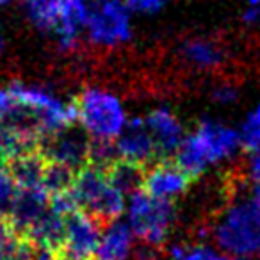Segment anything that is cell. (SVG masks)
Listing matches in <instances>:
<instances>
[{"instance_id":"cell-1","label":"cell","mask_w":260,"mask_h":260,"mask_svg":"<svg viewBox=\"0 0 260 260\" xmlns=\"http://www.w3.org/2000/svg\"><path fill=\"white\" fill-rule=\"evenodd\" d=\"M241 146V138L234 128L216 121H202L191 136L182 139L175 152V164L192 180L200 177L210 164L232 157Z\"/></svg>"},{"instance_id":"cell-2","label":"cell","mask_w":260,"mask_h":260,"mask_svg":"<svg viewBox=\"0 0 260 260\" xmlns=\"http://www.w3.org/2000/svg\"><path fill=\"white\" fill-rule=\"evenodd\" d=\"M207 237L232 256H251L260 253V210L253 202L230 205L223 216L209 224Z\"/></svg>"},{"instance_id":"cell-3","label":"cell","mask_w":260,"mask_h":260,"mask_svg":"<svg viewBox=\"0 0 260 260\" xmlns=\"http://www.w3.org/2000/svg\"><path fill=\"white\" fill-rule=\"evenodd\" d=\"M72 196L77 209L89 214L102 228H107L123 214V194L109 182L105 171L93 166H82L75 171Z\"/></svg>"},{"instance_id":"cell-4","label":"cell","mask_w":260,"mask_h":260,"mask_svg":"<svg viewBox=\"0 0 260 260\" xmlns=\"http://www.w3.org/2000/svg\"><path fill=\"white\" fill-rule=\"evenodd\" d=\"M77 121L94 139L114 141L126 125V114L121 102L114 94L102 89H86L73 100Z\"/></svg>"},{"instance_id":"cell-5","label":"cell","mask_w":260,"mask_h":260,"mask_svg":"<svg viewBox=\"0 0 260 260\" xmlns=\"http://www.w3.org/2000/svg\"><path fill=\"white\" fill-rule=\"evenodd\" d=\"M9 93L18 107H22L36 119L41 141L66 126L75 125L77 109L73 102L64 104L43 87L23 86V84H11Z\"/></svg>"},{"instance_id":"cell-6","label":"cell","mask_w":260,"mask_h":260,"mask_svg":"<svg viewBox=\"0 0 260 260\" xmlns=\"http://www.w3.org/2000/svg\"><path fill=\"white\" fill-rule=\"evenodd\" d=\"M128 219L132 232L143 242L164 246L177 219V209L173 200L153 198L139 189L130 194Z\"/></svg>"},{"instance_id":"cell-7","label":"cell","mask_w":260,"mask_h":260,"mask_svg":"<svg viewBox=\"0 0 260 260\" xmlns=\"http://www.w3.org/2000/svg\"><path fill=\"white\" fill-rule=\"evenodd\" d=\"M87 36L93 43L114 47L130 38V13L121 0H98L87 8Z\"/></svg>"},{"instance_id":"cell-8","label":"cell","mask_w":260,"mask_h":260,"mask_svg":"<svg viewBox=\"0 0 260 260\" xmlns=\"http://www.w3.org/2000/svg\"><path fill=\"white\" fill-rule=\"evenodd\" d=\"M102 226L84 210L64 214V244L61 255L68 260H93Z\"/></svg>"},{"instance_id":"cell-9","label":"cell","mask_w":260,"mask_h":260,"mask_svg":"<svg viewBox=\"0 0 260 260\" xmlns=\"http://www.w3.org/2000/svg\"><path fill=\"white\" fill-rule=\"evenodd\" d=\"M89 143L91 136L84 128H66L59 130L55 134L48 136L41 141L40 150L45 153L48 160L64 164L72 170H80L87 164V155H89Z\"/></svg>"},{"instance_id":"cell-10","label":"cell","mask_w":260,"mask_h":260,"mask_svg":"<svg viewBox=\"0 0 260 260\" xmlns=\"http://www.w3.org/2000/svg\"><path fill=\"white\" fill-rule=\"evenodd\" d=\"M192 178L175 164V160L160 159L145 170L141 189L153 198L175 200L182 196L192 184Z\"/></svg>"},{"instance_id":"cell-11","label":"cell","mask_w":260,"mask_h":260,"mask_svg":"<svg viewBox=\"0 0 260 260\" xmlns=\"http://www.w3.org/2000/svg\"><path fill=\"white\" fill-rule=\"evenodd\" d=\"M114 148L118 153V159L139 164L143 168L159 160L155 141H153L146 123L139 118L126 123L123 132L116 138Z\"/></svg>"},{"instance_id":"cell-12","label":"cell","mask_w":260,"mask_h":260,"mask_svg":"<svg viewBox=\"0 0 260 260\" xmlns=\"http://www.w3.org/2000/svg\"><path fill=\"white\" fill-rule=\"evenodd\" d=\"M47 209L48 194L43 187H18L8 219L23 237L29 228L47 212Z\"/></svg>"},{"instance_id":"cell-13","label":"cell","mask_w":260,"mask_h":260,"mask_svg":"<svg viewBox=\"0 0 260 260\" xmlns=\"http://www.w3.org/2000/svg\"><path fill=\"white\" fill-rule=\"evenodd\" d=\"M150 134L155 141L157 152L160 159H170L175 155L177 148L180 146L182 139L185 138L184 126L178 121V118L170 109H155L145 119Z\"/></svg>"},{"instance_id":"cell-14","label":"cell","mask_w":260,"mask_h":260,"mask_svg":"<svg viewBox=\"0 0 260 260\" xmlns=\"http://www.w3.org/2000/svg\"><path fill=\"white\" fill-rule=\"evenodd\" d=\"M134 248V232L128 224L114 221L105 228L93 253V260H128Z\"/></svg>"},{"instance_id":"cell-15","label":"cell","mask_w":260,"mask_h":260,"mask_svg":"<svg viewBox=\"0 0 260 260\" xmlns=\"http://www.w3.org/2000/svg\"><path fill=\"white\" fill-rule=\"evenodd\" d=\"M87 8L89 4L86 0H61L59 22L54 32L62 48L75 47L80 30L86 27Z\"/></svg>"},{"instance_id":"cell-16","label":"cell","mask_w":260,"mask_h":260,"mask_svg":"<svg viewBox=\"0 0 260 260\" xmlns=\"http://www.w3.org/2000/svg\"><path fill=\"white\" fill-rule=\"evenodd\" d=\"M47 162L48 159L41 150H32L8 160L4 168L11 173L18 187H41Z\"/></svg>"},{"instance_id":"cell-17","label":"cell","mask_w":260,"mask_h":260,"mask_svg":"<svg viewBox=\"0 0 260 260\" xmlns=\"http://www.w3.org/2000/svg\"><path fill=\"white\" fill-rule=\"evenodd\" d=\"M145 170L146 168L139 166V164L128 162V160H123V159H116L105 170V175H107L109 182L125 196L141 189L143 178H145Z\"/></svg>"},{"instance_id":"cell-18","label":"cell","mask_w":260,"mask_h":260,"mask_svg":"<svg viewBox=\"0 0 260 260\" xmlns=\"http://www.w3.org/2000/svg\"><path fill=\"white\" fill-rule=\"evenodd\" d=\"M29 18L40 30L54 32L59 22L61 0H27Z\"/></svg>"},{"instance_id":"cell-19","label":"cell","mask_w":260,"mask_h":260,"mask_svg":"<svg viewBox=\"0 0 260 260\" xmlns=\"http://www.w3.org/2000/svg\"><path fill=\"white\" fill-rule=\"evenodd\" d=\"M73 177H75V170L64 166V164L48 160L47 168H45V173H43L41 187L47 191L48 196L59 194V192H66L72 189Z\"/></svg>"},{"instance_id":"cell-20","label":"cell","mask_w":260,"mask_h":260,"mask_svg":"<svg viewBox=\"0 0 260 260\" xmlns=\"http://www.w3.org/2000/svg\"><path fill=\"white\" fill-rule=\"evenodd\" d=\"M168 255L173 260H232V255H223L202 242H178L168 249Z\"/></svg>"},{"instance_id":"cell-21","label":"cell","mask_w":260,"mask_h":260,"mask_svg":"<svg viewBox=\"0 0 260 260\" xmlns=\"http://www.w3.org/2000/svg\"><path fill=\"white\" fill-rule=\"evenodd\" d=\"M184 55L187 61L194 62L203 68H210V66H217L223 59L221 50L214 43L205 40H194L189 41L184 47Z\"/></svg>"},{"instance_id":"cell-22","label":"cell","mask_w":260,"mask_h":260,"mask_svg":"<svg viewBox=\"0 0 260 260\" xmlns=\"http://www.w3.org/2000/svg\"><path fill=\"white\" fill-rule=\"evenodd\" d=\"M22 235L15 230L8 217H0V260H16Z\"/></svg>"},{"instance_id":"cell-23","label":"cell","mask_w":260,"mask_h":260,"mask_svg":"<svg viewBox=\"0 0 260 260\" xmlns=\"http://www.w3.org/2000/svg\"><path fill=\"white\" fill-rule=\"evenodd\" d=\"M239 138H241V146L248 152H253L260 145V105H256L248 114Z\"/></svg>"},{"instance_id":"cell-24","label":"cell","mask_w":260,"mask_h":260,"mask_svg":"<svg viewBox=\"0 0 260 260\" xmlns=\"http://www.w3.org/2000/svg\"><path fill=\"white\" fill-rule=\"evenodd\" d=\"M16 192H18V185L15 178L6 168L0 166V217H8Z\"/></svg>"},{"instance_id":"cell-25","label":"cell","mask_w":260,"mask_h":260,"mask_svg":"<svg viewBox=\"0 0 260 260\" xmlns=\"http://www.w3.org/2000/svg\"><path fill=\"white\" fill-rule=\"evenodd\" d=\"M16 109H18V105H16L15 98L11 96L9 89H2L0 87V123L8 121L16 112Z\"/></svg>"},{"instance_id":"cell-26","label":"cell","mask_w":260,"mask_h":260,"mask_svg":"<svg viewBox=\"0 0 260 260\" xmlns=\"http://www.w3.org/2000/svg\"><path fill=\"white\" fill-rule=\"evenodd\" d=\"M125 4L132 11L139 13H155L166 4V0H125Z\"/></svg>"},{"instance_id":"cell-27","label":"cell","mask_w":260,"mask_h":260,"mask_svg":"<svg viewBox=\"0 0 260 260\" xmlns=\"http://www.w3.org/2000/svg\"><path fill=\"white\" fill-rule=\"evenodd\" d=\"M214 98H216V102H219V104H232V102L237 98V91L232 86L224 84V86L217 87V89L214 91Z\"/></svg>"},{"instance_id":"cell-28","label":"cell","mask_w":260,"mask_h":260,"mask_svg":"<svg viewBox=\"0 0 260 260\" xmlns=\"http://www.w3.org/2000/svg\"><path fill=\"white\" fill-rule=\"evenodd\" d=\"M251 180L260 182V145L251 152V159H249V170H248Z\"/></svg>"},{"instance_id":"cell-29","label":"cell","mask_w":260,"mask_h":260,"mask_svg":"<svg viewBox=\"0 0 260 260\" xmlns=\"http://www.w3.org/2000/svg\"><path fill=\"white\" fill-rule=\"evenodd\" d=\"M251 202L255 203L256 209L260 210V182H256L255 189H253V198H251Z\"/></svg>"},{"instance_id":"cell-30","label":"cell","mask_w":260,"mask_h":260,"mask_svg":"<svg viewBox=\"0 0 260 260\" xmlns=\"http://www.w3.org/2000/svg\"><path fill=\"white\" fill-rule=\"evenodd\" d=\"M15 0H0V8H4V6H9V4H13Z\"/></svg>"},{"instance_id":"cell-31","label":"cell","mask_w":260,"mask_h":260,"mask_svg":"<svg viewBox=\"0 0 260 260\" xmlns=\"http://www.w3.org/2000/svg\"><path fill=\"white\" fill-rule=\"evenodd\" d=\"M2 47H4V38H2V30H0V50H2Z\"/></svg>"},{"instance_id":"cell-32","label":"cell","mask_w":260,"mask_h":260,"mask_svg":"<svg viewBox=\"0 0 260 260\" xmlns=\"http://www.w3.org/2000/svg\"><path fill=\"white\" fill-rule=\"evenodd\" d=\"M248 2H249L251 6H258V4H260V0H248Z\"/></svg>"},{"instance_id":"cell-33","label":"cell","mask_w":260,"mask_h":260,"mask_svg":"<svg viewBox=\"0 0 260 260\" xmlns=\"http://www.w3.org/2000/svg\"><path fill=\"white\" fill-rule=\"evenodd\" d=\"M234 260H248L246 256H234Z\"/></svg>"},{"instance_id":"cell-34","label":"cell","mask_w":260,"mask_h":260,"mask_svg":"<svg viewBox=\"0 0 260 260\" xmlns=\"http://www.w3.org/2000/svg\"><path fill=\"white\" fill-rule=\"evenodd\" d=\"M0 166H4V164H2V159H0Z\"/></svg>"}]
</instances>
